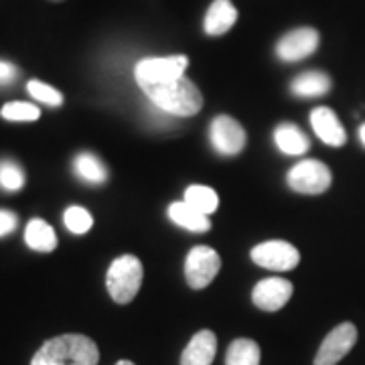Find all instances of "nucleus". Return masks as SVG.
<instances>
[{
    "label": "nucleus",
    "mask_w": 365,
    "mask_h": 365,
    "mask_svg": "<svg viewBox=\"0 0 365 365\" xmlns=\"http://www.w3.org/2000/svg\"><path fill=\"white\" fill-rule=\"evenodd\" d=\"M98 345L78 333H67L45 341L33 355L31 365H98Z\"/></svg>",
    "instance_id": "f257e3e1"
},
{
    "label": "nucleus",
    "mask_w": 365,
    "mask_h": 365,
    "mask_svg": "<svg viewBox=\"0 0 365 365\" xmlns=\"http://www.w3.org/2000/svg\"><path fill=\"white\" fill-rule=\"evenodd\" d=\"M144 96L157 106L158 110L167 112L170 116L189 118L195 116L197 112L203 108V96L191 79L185 76L155 86L140 88Z\"/></svg>",
    "instance_id": "f03ea898"
},
{
    "label": "nucleus",
    "mask_w": 365,
    "mask_h": 365,
    "mask_svg": "<svg viewBox=\"0 0 365 365\" xmlns=\"http://www.w3.org/2000/svg\"><path fill=\"white\" fill-rule=\"evenodd\" d=\"M144 268L143 262L136 256H120L110 264L106 274V287L112 300L118 304H128L136 299L138 290L143 287Z\"/></svg>",
    "instance_id": "7ed1b4c3"
},
{
    "label": "nucleus",
    "mask_w": 365,
    "mask_h": 365,
    "mask_svg": "<svg viewBox=\"0 0 365 365\" xmlns=\"http://www.w3.org/2000/svg\"><path fill=\"white\" fill-rule=\"evenodd\" d=\"M288 187L302 195H321L331 187V169L317 158H304L288 170Z\"/></svg>",
    "instance_id": "20e7f679"
},
{
    "label": "nucleus",
    "mask_w": 365,
    "mask_h": 365,
    "mask_svg": "<svg viewBox=\"0 0 365 365\" xmlns=\"http://www.w3.org/2000/svg\"><path fill=\"white\" fill-rule=\"evenodd\" d=\"M189 59L185 55H169V57H146L134 67V78L140 88L155 86L163 81H170L185 76Z\"/></svg>",
    "instance_id": "39448f33"
},
{
    "label": "nucleus",
    "mask_w": 365,
    "mask_h": 365,
    "mask_svg": "<svg viewBox=\"0 0 365 365\" xmlns=\"http://www.w3.org/2000/svg\"><path fill=\"white\" fill-rule=\"evenodd\" d=\"M220 268H222V258L215 250L207 246H197L187 254V260H185L187 284L195 290L209 287L215 280Z\"/></svg>",
    "instance_id": "423d86ee"
},
{
    "label": "nucleus",
    "mask_w": 365,
    "mask_h": 365,
    "mask_svg": "<svg viewBox=\"0 0 365 365\" xmlns=\"http://www.w3.org/2000/svg\"><path fill=\"white\" fill-rule=\"evenodd\" d=\"M250 256L258 266L274 272H288L297 268L300 262L299 250L284 240H270L258 244L256 248H252Z\"/></svg>",
    "instance_id": "0eeeda50"
},
{
    "label": "nucleus",
    "mask_w": 365,
    "mask_h": 365,
    "mask_svg": "<svg viewBox=\"0 0 365 365\" xmlns=\"http://www.w3.org/2000/svg\"><path fill=\"white\" fill-rule=\"evenodd\" d=\"M209 136H211V144L213 148L223 155V157H235L244 150L246 146V130L242 128V124L232 116H217L213 122H211V130H209Z\"/></svg>",
    "instance_id": "6e6552de"
},
{
    "label": "nucleus",
    "mask_w": 365,
    "mask_h": 365,
    "mask_svg": "<svg viewBox=\"0 0 365 365\" xmlns=\"http://www.w3.org/2000/svg\"><path fill=\"white\" fill-rule=\"evenodd\" d=\"M357 343V327L341 323L327 335L314 355V365H337Z\"/></svg>",
    "instance_id": "1a4fd4ad"
},
{
    "label": "nucleus",
    "mask_w": 365,
    "mask_h": 365,
    "mask_svg": "<svg viewBox=\"0 0 365 365\" xmlns=\"http://www.w3.org/2000/svg\"><path fill=\"white\" fill-rule=\"evenodd\" d=\"M319 47V33L311 26H302L287 33L276 45V55L282 61H300L309 55H313Z\"/></svg>",
    "instance_id": "9d476101"
},
{
    "label": "nucleus",
    "mask_w": 365,
    "mask_h": 365,
    "mask_svg": "<svg viewBox=\"0 0 365 365\" xmlns=\"http://www.w3.org/2000/svg\"><path fill=\"white\" fill-rule=\"evenodd\" d=\"M292 284L288 282L287 278L280 276H272V278H264L260 280L254 290H252V302L262 309V311H280L287 304L290 297H292Z\"/></svg>",
    "instance_id": "9b49d317"
},
{
    "label": "nucleus",
    "mask_w": 365,
    "mask_h": 365,
    "mask_svg": "<svg viewBox=\"0 0 365 365\" xmlns=\"http://www.w3.org/2000/svg\"><path fill=\"white\" fill-rule=\"evenodd\" d=\"M311 126H313L314 134L329 146H343L347 140L345 128L331 108H325V106L314 108L311 112Z\"/></svg>",
    "instance_id": "f8f14e48"
},
{
    "label": "nucleus",
    "mask_w": 365,
    "mask_h": 365,
    "mask_svg": "<svg viewBox=\"0 0 365 365\" xmlns=\"http://www.w3.org/2000/svg\"><path fill=\"white\" fill-rule=\"evenodd\" d=\"M217 351V337L213 331H199L181 355V365H211Z\"/></svg>",
    "instance_id": "ddd939ff"
},
{
    "label": "nucleus",
    "mask_w": 365,
    "mask_h": 365,
    "mask_svg": "<svg viewBox=\"0 0 365 365\" xmlns=\"http://www.w3.org/2000/svg\"><path fill=\"white\" fill-rule=\"evenodd\" d=\"M237 21V11H235L232 0H213L209 6L205 21H203V29L211 37H217L227 33Z\"/></svg>",
    "instance_id": "4468645a"
},
{
    "label": "nucleus",
    "mask_w": 365,
    "mask_h": 365,
    "mask_svg": "<svg viewBox=\"0 0 365 365\" xmlns=\"http://www.w3.org/2000/svg\"><path fill=\"white\" fill-rule=\"evenodd\" d=\"M169 220L173 223H177L179 227H185V230H189V232H197V234H203V232H207L209 227H211L209 215L197 211L195 207H191V205L185 203V201L170 203Z\"/></svg>",
    "instance_id": "2eb2a0df"
},
{
    "label": "nucleus",
    "mask_w": 365,
    "mask_h": 365,
    "mask_svg": "<svg viewBox=\"0 0 365 365\" xmlns=\"http://www.w3.org/2000/svg\"><path fill=\"white\" fill-rule=\"evenodd\" d=\"M274 143L284 155H290V157H300L311 148L309 136L294 124H280L274 130Z\"/></svg>",
    "instance_id": "dca6fc26"
},
{
    "label": "nucleus",
    "mask_w": 365,
    "mask_h": 365,
    "mask_svg": "<svg viewBox=\"0 0 365 365\" xmlns=\"http://www.w3.org/2000/svg\"><path fill=\"white\" fill-rule=\"evenodd\" d=\"M290 90L300 98H319L331 90V78L323 71H307L290 83Z\"/></svg>",
    "instance_id": "f3484780"
},
{
    "label": "nucleus",
    "mask_w": 365,
    "mask_h": 365,
    "mask_svg": "<svg viewBox=\"0 0 365 365\" xmlns=\"http://www.w3.org/2000/svg\"><path fill=\"white\" fill-rule=\"evenodd\" d=\"M26 246L35 252H53L57 248V235L53 227L43 220H31L25 230Z\"/></svg>",
    "instance_id": "a211bd4d"
},
{
    "label": "nucleus",
    "mask_w": 365,
    "mask_h": 365,
    "mask_svg": "<svg viewBox=\"0 0 365 365\" xmlns=\"http://www.w3.org/2000/svg\"><path fill=\"white\" fill-rule=\"evenodd\" d=\"M225 365H260V345L254 339H235L227 347Z\"/></svg>",
    "instance_id": "6ab92c4d"
},
{
    "label": "nucleus",
    "mask_w": 365,
    "mask_h": 365,
    "mask_svg": "<svg viewBox=\"0 0 365 365\" xmlns=\"http://www.w3.org/2000/svg\"><path fill=\"white\" fill-rule=\"evenodd\" d=\"M182 201L189 203L191 207H195L197 211L205 213V215L215 213V209L220 205L217 193L211 187H205V185H191V187H187Z\"/></svg>",
    "instance_id": "aec40b11"
},
{
    "label": "nucleus",
    "mask_w": 365,
    "mask_h": 365,
    "mask_svg": "<svg viewBox=\"0 0 365 365\" xmlns=\"http://www.w3.org/2000/svg\"><path fill=\"white\" fill-rule=\"evenodd\" d=\"M73 169L78 173L79 179L91 182V185H100V182H104L108 179V170L102 165V160L90 155V153H81L73 163Z\"/></svg>",
    "instance_id": "412c9836"
},
{
    "label": "nucleus",
    "mask_w": 365,
    "mask_h": 365,
    "mask_svg": "<svg viewBox=\"0 0 365 365\" xmlns=\"http://www.w3.org/2000/svg\"><path fill=\"white\" fill-rule=\"evenodd\" d=\"M0 116L11 122H33L41 116V110L37 106L26 104V102H9L2 106Z\"/></svg>",
    "instance_id": "4be33fe9"
},
{
    "label": "nucleus",
    "mask_w": 365,
    "mask_h": 365,
    "mask_svg": "<svg viewBox=\"0 0 365 365\" xmlns=\"http://www.w3.org/2000/svg\"><path fill=\"white\" fill-rule=\"evenodd\" d=\"M63 222H66V227L71 232V234L81 235L90 232L91 225H93V217H91L88 209L73 205V207H69L66 211Z\"/></svg>",
    "instance_id": "5701e85b"
},
{
    "label": "nucleus",
    "mask_w": 365,
    "mask_h": 365,
    "mask_svg": "<svg viewBox=\"0 0 365 365\" xmlns=\"http://www.w3.org/2000/svg\"><path fill=\"white\" fill-rule=\"evenodd\" d=\"M25 185V173L13 160L0 163V187L4 191H19Z\"/></svg>",
    "instance_id": "b1692460"
},
{
    "label": "nucleus",
    "mask_w": 365,
    "mask_h": 365,
    "mask_svg": "<svg viewBox=\"0 0 365 365\" xmlns=\"http://www.w3.org/2000/svg\"><path fill=\"white\" fill-rule=\"evenodd\" d=\"M26 90H29V93H31L35 100H39V102H43V104H47V106L63 104V96H61V91H57L55 88H51V86L43 83V81L31 79V81L26 83Z\"/></svg>",
    "instance_id": "393cba45"
},
{
    "label": "nucleus",
    "mask_w": 365,
    "mask_h": 365,
    "mask_svg": "<svg viewBox=\"0 0 365 365\" xmlns=\"http://www.w3.org/2000/svg\"><path fill=\"white\" fill-rule=\"evenodd\" d=\"M16 222H19V217L14 215L13 211L0 209V237L11 234L14 227H16Z\"/></svg>",
    "instance_id": "a878e982"
},
{
    "label": "nucleus",
    "mask_w": 365,
    "mask_h": 365,
    "mask_svg": "<svg viewBox=\"0 0 365 365\" xmlns=\"http://www.w3.org/2000/svg\"><path fill=\"white\" fill-rule=\"evenodd\" d=\"M19 76V69L9 63V61H0V83H11Z\"/></svg>",
    "instance_id": "bb28decb"
},
{
    "label": "nucleus",
    "mask_w": 365,
    "mask_h": 365,
    "mask_svg": "<svg viewBox=\"0 0 365 365\" xmlns=\"http://www.w3.org/2000/svg\"><path fill=\"white\" fill-rule=\"evenodd\" d=\"M359 138H361V143H364V146H365V124L361 126V128H359Z\"/></svg>",
    "instance_id": "cd10ccee"
},
{
    "label": "nucleus",
    "mask_w": 365,
    "mask_h": 365,
    "mask_svg": "<svg viewBox=\"0 0 365 365\" xmlns=\"http://www.w3.org/2000/svg\"><path fill=\"white\" fill-rule=\"evenodd\" d=\"M116 365H136V364H132V361H128V359H122V361H118Z\"/></svg>",
    "instance_id": "c85d7f7f"
},
{
    "label": "nucleus",
    "mask_w": 365,
    "mask_h": 365,
    "mask_svg": "<svg viewBox=\"0 0 365 365\" xmlns=\"http://www.w3.org/2000/svg\"><path fill=\"white\" fill-rule=\"evenodd\" d=\"M49 2H63V0H49Z\"/></svg>",
    "instance_id": "c756f323"
}]
</instances>
